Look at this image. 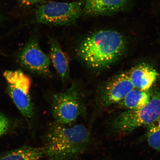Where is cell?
<instances>
[{"label":"cell","mask_w":160,"mask_h":160,"mask_svg":"<svg viewBox=\"0 0 160 160\" xmlns=\"http://www.w3.org/2000/svg\"><path fill=\"white\" fill-rule=\"evenodd\" d=\"M127 48V40L121 33L112 30H101L84 39L77 52L88 67L99 71L115 63L124 54Z\"/></svg>","instance_id":"obj_1"},{"label":"cell","mask_w":160,"mask_h":160,"mask_svg":"<svg viewBox=\"0 0 160 160\" xmlns=\"http://www.w3.org/2000/svg\"><path fill=\"white\" fill-rule=\"evenodd\" d=\"M44 139L48 160H77L91 142L90 132L85 126L55 122L49 128Z\"/></svg>","instance_id":"obj_2"},{"label":"cell","mask_w":160,"mask_h":160,"mask_svg":"<svg viewBox=\"0 0 160 160\" xmlns=\"http://www.w3.org/2000/svg\"><path fill=\"white\" fill-rule=\"evenodd\" d=\"M160 117V91L153 90L151 101L140 108L126 110L114 118L111 128L115 133L128 134L147 126Z\"/></svg>","instance_id":"obj_3"},{"label":"cell","mask_w":160,"mask_h":160,"mask_svg":"<svg viewBox=\"0 0 160 160\" xmlns=\"http://www.w3.org/2000/svg\"><path fill=\"white\" fill-rule=\"evenodd\" d=\"M74 83L67 91L56 93L52 98L51 111L55 122L71 126L85 113L82 99Z\"/></svg>","instance_id":"obj_4"},{"label":"cell","mask_w":160,"mask_h":160,"mask_svg":"<svg viewBox=\"0 0 160 160\" xmlns=\"http://www.w3.org/2000/svg\"><path fill=\"white\" fill-rule=\"evenodd\" d=\"M3 75L8 92L16 107L29 123L35 117V110L30 96L31 80L20 70L7 71Z\"/></svg>","instance_id":"obj_5"},{"label":"cell","mask_w":160,"mask_h":160,"mask_svg":"<svg viewBox=\"0 0 160 160\" xmlns=\"http://www.w3.org/2000/svg\"><path fill=\"white\" fill-rule=\"evenodd\" d=\"M83 2L71 3L50 2L38 7L35 12L36 22L53 25L74 23L82 12Z\"/></svg>","instance_id":"obj_6"},{"label":"cell","mask_w":160,"mask_h":160,"mask_svg":"<svg viewBox=\"0 0 160 160\" xmlns=\"http://www.w3.org/2000/svg\"><path fill=\"white\" fill-rule=\"evenodd\" d=\"M17 58L18 62L31 72L43 76L50 74V59L40 48L35 33L18 52Z\"/></svg>","instance_id":"obj_7"},{"label":"cell","mask_w":160,"mask_h":160,"mask_svg":"<svg viewBox=\"0 0 160 160\" xmlns=\"http://www.w3.org/2000/svg\"><path fill=\"white\" fill-rule=\"evenodd\" d=\"M127 72L111 78L102 86L98 97V103L101 108L118 104L134 88Z\"/></svg>","instance_id":"obj_8"},{"label":"cell","mask_w":160,"mask_h":160,"mask_svg":"<svg viewBox=\"0 0 160 160\" xmlns=\"http://www.w3.org/2000/svg\"><path fill=\"white\" fill-rule=\"evenodd\" d=\"M127 72L134 87L143 90L151 89L158 77L157 71L145 63L135 66Z\"/></svg>","instance_id":"obj_9"},{"label":"cell","mask_w":160,"mask_h":160,"mask_svg":"<svg viewBox=\"0 0 160 160\" xmlns=\"http://www.w3.org/2000/svg\"><path fill=\"white\" fill-rule=\"evenodd\" d=\"M131 0H86L85 14L96 16L111 14L125 9Z\"/></svg>","instance_id":"obj_10"},{"label":"cell","mask_w":160,"mask_h":160,"mask_svg":"<svg viewBox=\"0 0 160 160\" xmlns=\"http://www.w3.org/2000/svg\"><path fill=\"white\" fill-rule=\"evenodd\" d=\"M50 59L61 78L65 80L69 77V64L68 56L55 40L50 42Z\"/></svg>","instance_id":"obj_11"},{"label":"cell","mask_w":160,"mask_h":160,"mask_svg":"<svg viewBox=\"0 0 160 160\" xmlns=\"http://www.w3.org/2000/svg\"><path fill=\"white\" fill-rule=\"evenodd\" d=\"M152 92V89L143 90L134 88L118 104L119 107L127 110L140 108L149 103Z\"/></svg>","instance_id":"obj_12"},{"label":"cell","mask_w":160,"mask_h":160,"mask_svg":"<svg viewBox=\"0 0 160 160\" xmlns=\"http://www.w3.org/2000/svg\"><path fill=\"white\" fill-rule=\"evenodd\" d=\"M46 149L42 147L23 146L0 155V160H39L45 156Z\"/></svg>","instance_id":"obj_13"},{"label":"cell","mask_w":160,"mask_h":160,"mask_svg":"<svg viewBox=\"0 0 160 160\" xmlns=\"http://www.w3.org/2000/svg\"><path fill=\"white\" fill-rule=\"evenodd\" d=\"M147 127L146 138L148 143L160 152V117Z\"/></svg>","instance_id":"obj_14"},{"label":"cell","mask_w":160,"mask_h":160,"mask_svg":"<svg viewBox=\"0 0 160 160\" xmlns=\"http://www.w3.org/2000/svg\"><path fill=\"white\" fill-rule=\"evenodd\" d=\"M13 125L11 120L0 111V138L12 131Z\"/></svg>","instance_id":"obj_15"},{"label":"cell","mask_w":160,"mask_h":160,"mask_svg":"<svg viewBox=\"0 0 160 160\" xmlns=\"http://www.w3.org/2000/svg\"><path fill=\"white\" fill-rule=\"evenodd\" d=\"M22 5L26 7H29L37 4L43 0H18Z\"/></svg>","instance_id":"obj_16"}]
</instances>
